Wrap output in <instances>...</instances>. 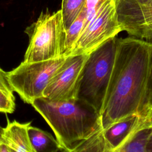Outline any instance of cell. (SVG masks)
I'll return each mask as SVG.
<instances>
[{"label":"cell","instance_id":"obj_16","mask_svg":"<svg viewBox=\"0 0 152 152\" xmlns=\"http://www.w3.org/2000/svg\"><path fill=\"white\" fill-rule=\"evenodd\" d=\"M109 1L110 0H86L84 7L86 15L83 29Z\"/></svg>","mask_w":152,"mask_h":152},{"label":"cell","instance_id":"obj_10","mask_svg":"<svg viewBox=\"0 0 152 152\" xmlns=\"http://www.w3.org/2000/svg\"><path fill=\"white\" fill-rule=\"evenodd\" d=\"M30 125L31 122L21 124L16 121H8L1 137L11 152H36L28 136L27 129Z\"/></svg>","mask_w":152,"mask_h":152},{"label":"cell","instance_id":"obj_4","mask_svg":"<svg viewBox=\"0 0 152 152\" xmlns=\"http://www.w3.org/2000/svg\"><path fill=\"white\" fill-rule=\"evenodd\" d=\"M25 32L30 39L24 62H35L64 57L66 31L62 12H42Z\"/></svg>","mask_w":152,"mask_h":152},{"label":"cell","instance_id":"obj_2","mask_svg":"<svg viewBox=\"0 0 152 152\" xmlns=\"http://www.w3.org/2000/svg\"><path fill=\"white\" fill-rule=\"evenodd\" d=\"M31 105L51 128L62 148H71L102 128L96 110L76 99L52 101L41 97Z\"/></svg>","mask_w":152,"mask_h":152},{"label":"cell","instance_id":"obj_5","mask_svg":"<svg viewBox=\"0 0 152 152\" xmlns=\"http://www.w3.org/2000/svg\"><path fill=\"white\" fill-rule=\"evenodd\" d=\"M66 57L35 62H22L17 68L7 72V77L14 91L26 103L31 104L43 93L51 78Z\"/></svg>","mask_w":152,"mask_h":152},{"label":"cell","instance_id":"obj_18","mask_svg":"<svg viewBox=\"0 0 152 152\" xmlns=\"http://www.w3.org/2000/svg\"><path fill=\"white\" fill-rule=\"evenodd\" d=\"M57 152H81V150L78 145L76 144L71 148L65 149V148H61Z\"/></svg>","mask_w":152,"mask_h":152},{"label":"cell","instance_id":"obj_17","mask_svg":"<svg viewBox=\"0 0 152 152\" xmlns=\"http://www.w3.org/2000/svg\"><path fill=\"white\" fill-rule=\"evenodd\" d=\"M152 112V55L149 76L147 86L145 97L142 109V116L144 117Z\"/></svg>","mask_w":152,"mask_h":152},{"label":"cell","instance_id":"obj_8","mask_svg":"<svg viewBox=\"0 0 152 152\" xmlns=\"http://www.w3.org/2000/svg\"><path fill=\"white\" fill-rule=\"evenodd\" d=\"M115 3L119 23L129 35L152 25V0H115Z\"/></svg>","mask_w":152,"mask_h":152},{"label":"cell","instance_id":"obj_11","mask_svg":"<svg viewBox=\"0 0 152 152\" xmlns=\"http://www.w3.org/2000/svg\"><path fill=\"white\" fill-rule=\"evenodd\" d=\"M30 141L36 152H57L61 147L49 132L30 125L27 129Z\"/></svg>","mask_w":152,"mask_h":152},{"label":"cell","instance_id":"obj_19","mask_svg":"<svg viewBox=\"0 0 152 152\" xmlns=\"http://www.w3.org/2000/svg\"><path fill=\"white\" fill-rule=\"evenodd\" d=\"M146 152H152V128L147 138L146 143Z\"/></svg>","mask_w":152,"mask_h":152},{"label":"cell","instance_id":"obj_13","mask_svg":"<svg viewBox=\"0 0 152 152\" xmlns=\"http://www.w3.org/2000/svg\"><path fill=\"white\" fill-rule=\"evenodd\" d=\"M13 90L7 77V72L0 67V112L12 113L15 109Z\"/></svg>","mask_w":152,"mask_h":152},{"label":"cell","instance_id":"obj_6","mask_svg":"<svg viewBox=\"0 0 152 152\" xmlns=\"http://www.w3.org/2000/svg\"><path fill=\"white\" fill-rule=\"evenodd\" d=\"M121 31L115 0H110L83 30L69 56L89 54Z\"/></svg>","mask_w":152,"mask_h":152},{"label":"cell","instance_id":"obj_9","mask_svg":"<svg viewBox=\"0 0 152 152\" xmlns=\"http://www.w3.org/2000/svg\"><path fill=\"white\" fill-rule=\"evenodd\" d=\"M145 118L140 115H132L102 129V135L107 150L124 144L144 124Z\"/></svg>","mask_w":152,"mask_h":152},{"label":"cell","instance_id":"obj_21","mask_svg":"<svg viewBox=\"0 0 152 152\" xmlns=\"http://www.w3.org/2000/svg\"><path fill=\"white\" fill-rule=\"evenodd\" d=\"M144 118L146 125L152 128V112L147 114L146 116H145Z\"/></svg>","mask_w":152,"mask_h":152},{"label":"cell","instance_id":"obj_15","mask_svg":"<svg viewBox=\"0 0 152 152\" xmlns=\"http://www.w3.org/2000/svg\"><path fill=\"white\" fill-rule=\"evenodd\" d=\"M86 0H62L61 12L64 28L66 31L82 10Z\"/></svg>","mask_w":152,"mask_h":152},{"label":"cell","instance_id":"obj_7","mask_svg":"<svg viewBox=\"0 0 152 152\" xmlns=\"http://www.w3.org/2000/svg\"><path fill=\"white\" fill-rule=\"evenodd\" d=\"M88 56L82 54L66 57L51 78L42 97L52 101L75 99L78 80Z\"/></svg>","mask_w":152,"mask_h":152},{"label":"cell","instance_id":"obj_14","mask_svg":"<svg viewBox=\"0 0 152 152\" xmlns=\"http://www.w3.org/2000/svg\"><path fill=\"white\" fill-rule=\"evenodd\" d=\"M86 10L83 7L80 13L66 31L64 57L69 56L71 50L81 34L86 20Z\"/></svg>","mask_w":152,"mask_h":152},{"label":"cell","instance_id":"obj_1","mask_svg":"<svg viewBox=\"0 0 152 152\" xmlns=\"http://www.w3.org/2000/svg\"><path fill=\"white\" fill-rule=\"evenodd\" d=\"M151 55V43L132 36L117 38L113 70L100 115L102 129L129 116H142Z\"/></svg>","mask_w":152,"mask_h":152},{"label":"cell","instance_id":"obj_20","mask_svg":"<svg viewBox=\"0 0 152 152\" xmlns=\"http://www.w3.org/2000/svg\"><path fill=\"white\" fill-rule=\"evenodd\" d=\"M0 152H11L6 142L0 136Z\"/></svg>","mask_w":152,"mask_h":152},{"label":"cell","instance_id":"obj_3","mask_svg":"<svg viewBox=\"0 0 152 152\" xmlns=\"http://www.w3.org/2000/svg\"><path fill=\"white\" fill-rule=\"evenodd\" d=\"M117 37L103 43L88 54L76 89L75 99L100 115L114 65Z\"/></svg>","mask_w":152,"mask_h":152},{"label":"cell","instance_id":"obj_12","mask_svg":"<svg viewBox=\"0 0 152 152\" xmlns=\"http://www.w3.org/2000/svg\"><path fill=\"white\" fill-rule=\"evenodd\" d=\"M151 128L145 123L119 147L105 152H146V143Z\"/></svg>","mask_w":152,"mask_h":152}]
</instances>
